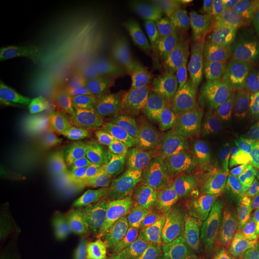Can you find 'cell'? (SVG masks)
Returning a JSON list of instances; mask_svg holds the SVG:
<instances>
[{"mask_svg": "<svg viewBox=\"0 0 259 259\" xmlns=\"http://www.w3.org/2000/svg\"><path fill=\"white\" fill-rule=\"evenodd\" d=\"M258 259H259V249H258Z\"/></svg>", "mask_w": 259, "mask_h": 259, "instance_id": "4", "label": "cell"}, {"mask_svg": "<svg viewBox=\"0 0 259 259\" xmlns=\"http://www.w3.org/2000/svg\"><path fill=\"white\" fill-rule=\"evenodd\" d=\"M259 239L243 216H226L206 242L200 259H256Z\"/></svg>", "mask_w": 259, "mask_h": 259, "instance_id": "2", "label": "cell"}, {"mask_svg": "<svg viewBox=\"0 0 259 259\" xmlns=\"http://www.w3.org/2000/svg\"><path fill=\"white\" fill-rule=\"evenodd\" d=\"M256 259H258V258H256Z\"/></svg>", "mask_w": 259, "mask_h": 259, "instance_id": "5", "label": "cell"}, {"mask_svg": "<svg viewBox=\"0 0 259 259\" xmlns=\"http://www.w3.org/2000/svg\"><path fill=\"white\" fill-rule=\"evenodd\" d=\"M124 158L117 143L97 134L15 140L0 150V182L8 185L47 171L72 170L110 187L124 168Z\"/></svg>", "mask_w": 259, "mask_h": 259, "instance_id": "1", "label": "cell"}, {"mask_svg": "<svg viewBox=\"0 0 259 259\" xmlns=\"http://www.w3.org/2000/svg\"><path fill=\"white\" fill-rule=\"evenodd\" d=\"M0 259H25L20 256L18 252L10 248L9 245H6L5 242L2 243V249H0Z\"/></svg>", "mask_w": 259, "mask_h": 259, "instance_id": "3", "label": "cell"}]
</instances>
